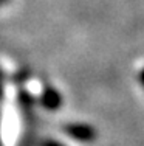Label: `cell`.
<instances>
[{
    "label": "cell",
    "mask_w": 144,
    "mask_h": 146,
    "mask_svg": "<svg viewBox=\"0 0 144 146\" xmlns=\"http://www.w3.org/2000/svg\"><path fill=\"white\" fill-rule=\"evenodd\" d=\"M65 134H68L71 138L82 143H91L96 138V131L93 126L88 124H82V123H73V124H67L64 127Z\"/></svg>",
    "instance_id": "cell-1"
},
{
    "label": "cell",
    "mask_w": 144,
    "mask_h": 146,
    "mask_svg": "<svg viewBox=\"0 0 144 146\" xmlns=\"http://www.w3.org/2000/svg\"><path fill=\"white\" fill-rule=\"evenodd\" d=\"M40 103H42V106L48 110H57L60 107V104H62V96L59 95V92H57L56 89L47 87L42 92Z\"/></svg>",
    "instance_id": "cell-2"
},
{
    "label": "cell",
    "mask_w": 144,
    "mask_h": 146,
    "mask_svg": "<svg viewBox=\"0 0 144 146\" xmlns=\"http://www.w3.org/2000/svg\"><path fill=\"white\" fill-rule=\"evenodd\" d=\"M40 146H65V145L59 143V141H56V140H43L42 143H40Z\"/></svg>",
    "instance_id": "cell-3"
},
{
    "label": "cell",
    "mask_w": 144,
    "mask_h": 146,
    "mask_svg": "<svg viewBox=\"0 0 144 146\" xmlns=\"http://www.w3.org/2000/svg\"><path fill=\"white\" fill-rule=\"evenodd\" d=\"M3 96V79H2V73H0V100Z\"/></svg>",
    "instance_id": "cell-4"
},
{
    "label": "cell",
    "mask_w": 144,
    "mask_h": 146,
    "mask_svg": "<svg viewBox=\"0 0 144 146\" xmlns=\"http://www.w3.org/2000/svg\"><path fill=\"white\" fill-rule=\"evenodd\" d=\"M139 81H141V84L144 86V70H143L141 73H139Z\"/></svg>",
    "instance_id": "cell-5"
},
{
    "label": "cell",
    "mask_w": 144,
    "mask_h": 146,
    "mask_svg": "<svg viewBox=\"0 0 144 146\" xmlns=\"http://www.w3.org/2000/svg\"><path fill=\"white\" fill-rule=\"evenodd\" d=\"M0 146H2V138H0Z\"/></svg>",
    "instance_id": "cell-6"
}]
</instances>
